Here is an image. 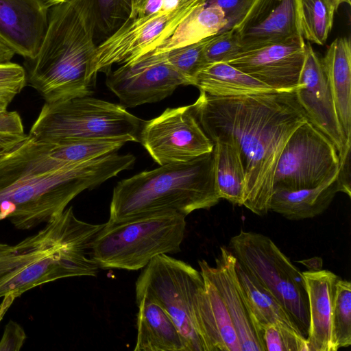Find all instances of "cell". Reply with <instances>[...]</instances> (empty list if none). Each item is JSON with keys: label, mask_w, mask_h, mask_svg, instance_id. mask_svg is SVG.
<instances>
[{"label": "cell", "mask_w": 351, "mask_h": 351, "mask_svg": "<svg viewBox=\"0 0 351 351\" xmlns=\"http://www.w3.org/2000/svg\"><path fill=\"white\" fill-rule=\"evenodd\" d=\"M295 90L229 97L200 90L191 105L213 143H226L237 149L245 179L243 206L259 216L269 211L283 147L295 129L308 121Z\"/></svg>", "instance_id": "6da1fadb"}, {"label": "cell", "mask_w": 351, "mask_h": 351, "mask_svg": "<svg viewBox=\"0 0 351 351\" xmlns=\"http://www.w3.org/2000/svg\"><path fill=\"white\" fill-rule=\"evenodd\" d=\"M135 157L111 153L75 164L57 158L51 142L28 134L0 157V221L19 230L47 223L86 189L129 169Z\"/></svg>", "instance_id": "7a4b0ae2"}, {"label": "cell", "mask_w": 351, "mask_h": 351, "mask_svg": "<svg viewBox=\"0 0 351 351\" xmlns=\"http://www.w3.org/2000/svg\"><path fill=\"white\" fill-rule=\"evenodd\" d=\"M95 0H64L49 8L36 56L25 60L27 83L55 103L90 96L95 86Z\"/></svg>", "instance_id": "3957f363"}, {"label": "cell", "mask_w": 351, "mask_h": 351, "mask_svg": "<svg viewBox=\"0 0 351 351\" xmlns=\"http://www.w3.org/2000/svg\"><path fill=\"white\" fill-rule=\"evenodd\" d=\"M102 226L78 219L70 206L18 243L0 242V298H18L64 278L96 276L99 267L91 246Z\"/></svg>", "instance_id": "277c9868"}, {"label": "cell", "mask_w": 351, "mask_h": 351, "mask_svg": "<svg viewBox=\"0 0 351 351\" xmlns=\"http://www.w3.org/2000/svg\"><path fill=\"white\" fill-rule=\"evenodd\" d=\"M213 152L188 162L167 164L119 181L108 222L160 213L186 216L219 202Z\"/></svg>", "instance_id": "5b68a950"}, {"label": "cell", "mask_w": 351, "mask_h": 351, "mask_svg": "<svg viewBox=\"0 0 351 351\" xmlns=\"http://www.w3.org/2000/svg\"><path fill=\"white\" fill-rule=\"evenodd\" d=\"M185 228V216L173 213L108 221L93 239L92 256L99 268L138 270L158 255L178 252Z\"/></svg>", "instance_id": "8992f818"}, {"label": "cell", "mask_w": 351, "mask_h": 351, "mask_svg": "<svg viewBox=\"0 0 351 351\" xmlns=\"http://www.w3.org/2000/svg\"><path fill=\"white\" fill-rule=\"evenodd\" d=\"M143 122L121 104L86 96L45 103L29 134L47 141L138 142Z\"/></svg>", "instance_id": "52a82bcc"}, {"label": "cell", "mask_w": 351, "mask_h": 351, "mask_svg": "<svg viewBox=\"0 0 351 351\" xmlns=\"http://www.w3.org/2000/svg\"><path fill=\"white\" fill-rule=\"evenodd\" d=\"M229 250L291 315L306 338L309 327L308 296L302 272L268 237L241 230L229 242Z\"/></svg>", "instance_id": "ba28073f"}, {"label": "cell", "mask_w": 351, "mask_h": 351, "mask_svg": "<svg viewBox=\"0 0 351 351\" xmlns=\"http://www.w3.org/2000/svg\"><path fill=\"white\" fill-rule=\"evenodd\" d=\"M204 280L200 271L167 254L156 256L136 282V302L143 298L158 304L171 317L188 351H204L199 336L195 303Z\"/></svg>", "instance_id": "9c48e42d"}, {"label": "cell", "mask_w": 351, "mask_h": 351, "mask_svg": "<svg viewBox=\"0 0 351 351\" xmlns=\"http://www.w3.org/2000/svg\"><path fill=\"white\" fill-rule=\"evenodd\" d=\"M339 170V158L334 144L308 121L295 129L282 149L273 191L313 188L337 176Z\"/></svg>", "instance_id": "30bf717a"}, {"label": "cell", "mask_w": 351, "mask_h": 351, "mask_svg": "<svg viewBox=\"0 0 351 351\" xmlns=\"http://www.w3.org/2000/svg\"><path fill=\"white\" fill-rule=\"evenodd\" d=\"M207 0H185L170 12L126 19L104 41L97 46V72L106 74L115 64L135 60L169 37L189 14L206 5Z\"/></svg>", "instance_id": "8fae6325"}, {"label": "cell", "mask_w": 351, "mask_h": 351, "mask_svg": "<svg viewBox=\"0 0 351 351\" xmlns=\"http://www.w3.org/2000/svg\"><path fill=\"white\" fill-rule=\"evenodd\" d=\"M138 142L160 165L188 162L214 149L191 105L167 108L158 117L144 121Z\"/></svg>", "instance_id": "7c38bea8"}, {"label": "cell", "mask_w": 351, "mask_h": 351, "mask_svg": "<svg viewBox=\"0 0 351 351\" xmlns=\"http://www.w3.org/2000/svg\"><path fill=\"white\" fill-rule=\"evenodd\" d=\"M106 84L125 108L160 101L179 86L191 85L163 54H145L121 64L107 73Z\"/></svg>", "instance_id": "4fadbf2b"}, {"label": "cell", "mask_w": 351, "mask_h": 351, "mask_svg": "<svg viewBox=\"0 0 351 351\" xmlns=\"http://www.w3.org/2000/svg\"><path fill=\"white\" fill-rule=\"evenodd\" d=\"M303 37L241 51L228 64L276 91L298 87L304 60Z\"/></svg>", "instance_id": "5bb4252c"}, {"label": "cell", "mask_w": 351, "mask_h": 351, "mask_svg": "<svg viewBox=\"0 0 351 351\" xmlns=\"http://www.w3.org/2000/svg\"><path fill=\"white\" fill-rule=\"evenodd\" d=\"M295 92L308 121L332 141L341 162L350 152H344V137L322 60L310 43H305L304 60Z\"/></svg>", "instance_id": "9a60e30c"}, {"label": "cell", "mask_w": 351, "mask_h": 351, "mask_svg": "<svg viewBox=\"0 0 351 351\" xmlns=\"http://www.w3.org/2000/svg\"><path fill=\"white\" fill-rule=\"evenodd\" d=\"M232 28L241 51L303 37L298 0H253L245 16Z\"/></svg>", "instance_id": "2e32d148"}, {"label": "cell", "mask_w": 351, "mask_h": 351, "mask_svg": "<svg viewBox=\"0 0 351 351\" xmlns=\"http://www.w3.org/2000/svg\"><path fill=\"white\" fill-rule=\"evenodd\" d=\"M236 258L226 247H221L216 266L199 261L200 272L217 288L237 332L242 351H263L261 328L256 322L241 288L235 270Z\"/></svg>", "instance_id": "e0dca14e"}, {"label": "cell", "mask_w": 351, "mask_h": 351, "mask_svg": "<svg viewBox=\"0 0 351 351\" xmlns=\"http://www.w3.org/2000/svg\"><path fill=\"white\" fill-rule=\"evenodd\" d=\"M49 8L43 0H0V38L25 60L37 54Z\"/></svg>", "instance_id": "ac0fdd59"}, {"label": "cell", "mask_w": 351, "mask_h": 351, "mask_svg": "<svg viewBox=\"0 0 351 351\" xmlns=\"http://www.w3.org/2000/svg\"><path fill=\"white\" fill-rule=\"evenodd\" d=\"M308 302V351H333L331 316L339 277L326 269L302 272Z\"/></svg>", "instance_id": "d6986e66"}, {"label": "cell", "mask_w": 351, "mask_h": 351, "mask_svg": "<svg viewBox=\"0 0 351 351\" xmlns=\"http://www.w3.org/2000/svg\"><path fill=\"white\" fill-rule=\"evenodd\" d=\"M337 117L343 132L346 154L351 147V44L350 38H336L322 58Z\"/></svg>", "instance_id": "ffe728a7"}, {"label": "cell", "mask_w": 351, "mask_h": 351, "mask_svg": "<svg viewBox=\"0 0 351 351\" xmlns=\"http://www.w3.org/2000/svg\"><path fill=\"white\" fill-rule=\"evenodd\" d=\"M136 304L138 311L134 351H188L176 324L158 304L146 298Z\"/></svg>", "instance_id": "44dd1931"}, {"label": "cell", "mask_w": 351, "mask_h": 351, "mask_svg": "<svg viewBox=\"0 0 351 351\" xmlns=\"http://www.w3.org/2000/svg\"><path fill=\"white\" fill-rule=\"evenodd\" d=\"M337 176L313 188L274 190L269 210L290 220L309 219L322 214L340 192Z\"/></svg>", "instance_id": "7402d4cb"}, {"label": "cell", "mask_w": 351, "mask_h": 351, "mask_svg": "<svg viewBox=\"0 0 351 351\" xmlns=\"http://www.w3.org/2000/svg\"><path fill=\"white\" fill-rule=\"evenodd\" d=\"M227 24L219 7L202 5L181 22L169 37L145 54H162L197 43L224 32Z\"/></svg>", "instance_id": "603a6c76"}, {"label": "cell", "mask_w": 351, "mask_h": 351, "mask_svg": "<svg viewBox=\"0 0 351 351\" xmlns=\"http://www.w3.org/2000/svg\"><path fill=\"white\" fill-rule=\"evenodd\" d=\"M193 86L219 97L238 96L274 90L226 62L206 65L197 73Z\"/></svg>", "instance_id": "cb8c5ba5"}, {"label": "cell", "mask_w": 351, "mask_h": 351, "mask_svg": "<svg viewBox=\"0 0 351 351\" xmlns=\"http://www.w3.org/2000/svg\"><path fill=\"white\" fill-rule=\"evenodd\" d=\"M235 270L247 304L261 327L274 324L300 332L287 310L237 259Z\"/></svg>", "instance_id": "d4e9b609"}, {"label": "cell", "mask_w": 351, "mask_h": 351, "mask_svg": "<svg viewBox=\"0 0 351 351\" xmlns=\"http://www.w3.org/2000/svg\"><path fill=\"white\" fill-rule=\"evenodd\" d=\"M215 176L220 199L243 206L245 173L239 153L233 145L214 143Z\"/></svg>", "instance_id": "484cf974"}, {"label": "cell", "mask_w": 351, "mask_h": 351, "mask_svg": "<svg viewBox=\"0 0 351 351\" xmlns=\"http://www.w3.org/2000/svg\"><path fill=\"white\" fill-rule=\"evenodd\" d=\"M303 38L319 45L326 42L339 6L335 0H298Z\"/></svg>", "instance_id": "4316f807"}, {"label": "cell", "mask_w": 351, "mask_h": 351, "mask_svg": "<svg viewBox=\"0 0 351 351\" xmlns=\"http://www.w3.org/2000/svg\"><path fill=\"white\" fill-rule=\"evenodd\" d=\"M331 337L333 351L351 345V283L340 278L333 300Z\"/></svg>", "instance_id": "83f0119b"}, {"label": "cell", "mask_w": 351, "mask_h": 351, "mask_svg": "<svg viewBox=\"0 0 351 351\" xmlns=\"http://www.w3.org/2000/svg\"><path fill=\"white\" fill-rule=\"evenodd\" d=\"M201 275L208 293L220 351H242L237 332L217 288L205 274Z\"/></svg>", "instance_id": "f1b7e54d"}, {"label": "cell", "mask_w": 351, "mask_h": 351, "mask_svg": "<svg viewBox=\"0 0 351 351\" xmlns=\"http://www.w3.org/2000/svg\"><path fill=\"white\" fill-rule=\"evenodd\" d=\"M213 36L162 54L167 62L186 77L193 86L197 73L206 65L204 50Z\"/></svg>", "instance_id": "f546056e"}, {"label": "cell", "mask_w": 351, "mask_h": 351, "mask_svg": "<svg viewBox=\"0 0 351 351\" xmlns=\"http://www.w3.org/2000/svg\"><path fill=\"white\" fill-rule=\"evenodd\" d=\"M261 328L264 351H308L306 338L300 332L274 324Z\"/></svg>", "instance_id": "4dcf8cb0"}, {"label": "cell", "mask_w": 351, "mask_h": 351, "mask_svg": "<svg viewBox=\"0 0 351 351\" xmlns=\"http://www.w3.org/2000/svg\"><path fill=\"white\" fill-rule=\"evenodd\" d=\"M133 0H95L97 27L104 32L115 31L128 18Z\"/></svg>", "instance_id": "1f68e13d"}, {"label": "cell", "mask_w": 351, "mask_h": 351, "mask_svg": "<svg viewBox=\"0 0 351 351\" xmlns=\"http://www.w3.org/2000/svg\"><path fill=\"white\" fill-rule=\"evenodd\" d=\"M241 51L238 36L234 29L215 35L206 45L204 58L206 65L216 62H228Z\"/></svg>", "instance_id": "d6a6232c"}, {"label": "cell", "mask_w": 351, "mask_h": 351, "mask_svg": "<svg viewBox=\"0 0 351 351\" xmlns=\"http://www.w3.org/2000/svg\"><path fill=\"white\" fill-rule=\"evenodd\" d=\"M26 84L24 67L11 62L0 64V101L9 104Z\"/></svg>", "instance_id": "836d02e7"}, {"label": "cell", "mask_w": 351, "mask_h": 351, "mask_svg": "<svg viewBox=\"0 0 351 351\" xmlns=\"http://www.w3.org/2000/svg\"><path fill=\"white\" fill-rule=\"evenodd\" d=\"M25 135L22 119L17 112L8 110L0 112V157Z\"/></svg>", "instance_id": "e575fe53"}, {"label": "cell", "mask_w": 351, "mask_h": 351, "mask_svg": "<svg viewBox=\"0 0 351 351\" xmlns=\"http://www.w3.org/2000/svg\"><path fill=\"white\" fill-rule=\"evenodd\" d=\"M253 0H207L206 5L219 7L228 24L225 31L236 25L245 16Z\"/></svg>", "instance_id": "d590c367"}, {"label": "cell", "mask_w": 351, "mask_h": 351, "mask_svg": "<svg viewBox=\"0 0 351 351\" xmlns=\"http://www.w3.org/2000/svg\"><path fill=\"white\" fill-rule=\"evenodd\" d=\"M27 335L24 329L17 322L10 320L0 340V351H18L23 346Z\"/></svg>", "instance_id": "8d00e7d4"}, {"label": "cell", "mask_w": 351, "mask_h": 351, "mask_svg": "<svg viewBox=\"0 0 351 351\" xmlns=\"http://www.w3.org/2000/svg\"><path fill=\"white\" fill-rule=\"evenodd\" d=\"M16 53L0 38V64L11 62Z\"/></svg>", "instance_id": "74e56055"}, {"label": "cell", "mask_w": 351, "mask_h": 351, "mask_svg": "<svg viewBox=\"0 0 351 351\" xmlns=\"http://www.w3.org/2000/svg\"><path fill=\"white\" fill-rule=\"evenodd\" d=\"M3 302L0 306V322L3 319L5 312L9 308V306L12 304L13 301L17 298L14 294H10L7 296L3 297Z\"/></svg>", "instance_id": "f35d334b"}, {"label": "cell", "mask_w": 351, "mask_h": 351, "mask_svg": "<svg viewBox=\"0 0 351 351\" xmlns=\"http://www.w3.org/2000/svg\"><path fill=\"white\" fill-rule=\"evenodd\" d=\"M44 3L49 7L51 8V6L60 3L64 0H43Z\"/></svg>", "instance_id": "ab89813d"}, {"label": "cell", "mask_w": 351, "mask_h": 351, "mask_svg": "<svg viewBox=\"0 0 351 351\" xmlns=\"http://www.w3.org/2000/svg\"><path fill=\"white\" fill-rule=\"evenodd\" d=\"M9 104L5 102L0 101V112L7 110Z\"/></svg>", "instance_id": "60d3db41"}, {"label": "cell", "mask_w": 351, "mask_h": 351, "mask_svg": "<svg viewBox=\"0 0 351 351\" xmlns=\"http://www.w3.org/2000/svg\"><path fill=\"white\" fill-rule=\"evenodd\" d=\"M335 1H336L338 6H339L343 3H347L348 4H350V0H335Z\"/></svg>", "instance_id": "b9f144b4"}]
</instances>
